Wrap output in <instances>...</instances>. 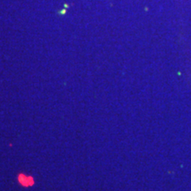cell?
Returning <instances> with one entry per match:
<instances>
[{"label":"cell","instance_id":"1","mask_svg":"<svg viewBox=\"0 0 191 191\" xmlns=\"http://www.w3.org/2000/svg\"><path fill=\"white\" fill-rule=\"evenodd\" d=\"M19 180L23 184V185H30L32 184L33 182V180L30 177H27V176H24V175H20V179Z\"/></svg>","mask_w":191,"mask_h":191}]
</instances>
